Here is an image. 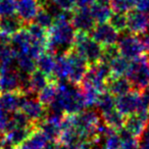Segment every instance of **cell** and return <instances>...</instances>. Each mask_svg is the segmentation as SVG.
<instances>
[{"mask_svg": "<svg viewBox=\"0 0 149 149\" xmlns=\"http://www.w3.org/2000/svg\"><path fill=\"white\" fill-rule=\"evenodd\" d=\"M49 142L45 134L40 129L36 128L17 149H45Z\"/></svg>", "mask_w": 149, "mask_h": 149, "instance_id": "cell-17", "label": "cell"}, {"mask_svg": "<svg viewBox=\"0 0 149 149\" xmlns=\"http://www.w3.org/2000/svg\"><path fill=\"white\" fill-rule=\"evenodd\" d=\"M24 98L25 94L22 93L21 91L0 93V108L9 113H13L21 109Z\"/></svg>", "mask_w": 149, "mask_h": 149, "instance_id": "cell-15", "label": "cell"}, {"mask_svg": "<svg viewBox=\"0 0 149 149\" xmlns=\"http://www.w3.org/2000/svg\"><path fill=\"white\" fill-rule=\"evenodd\" d=\"M136 149H145V148H144V147H143V146H141V145H139V146L137 147Z\"/></svg>", "mask_w": 149, "mask_h": 149, "instance_id": "cell-39", "label": "cell"}, {"mask_svg": "<svg viewBox=\"0 0 149 149\" xmlns=\"http://www.w3.org/2000/svg\"><path fill=\"white\" fill-rule=\"evenodd\" d=\"M140 145L145 149H149V123L147 124L144 132L140 137Z\"/></svg>", "mask_w": 149, "mask_h": 149, "instance_id": "cell-36", "label": "cell"}, {"mask_svg": "<svg viewBox=\"0 0 149 149\" xmlns=\"http://www.w3.org/2000/svg\"><path fill=\"white\" fill-rule=\"evenodd\" d=\"M55 52L47 49L37 58V68H39L40 70H42L51 77L53 74L54 66H55Z\"/></svg>", "mask_w": 149, "mask_h": 149, "instance_id": "cell-22", "label": "cell"}, {"mask_svg": "<svg viewBox=\"0 0 149 149\" xmlns=\"http://www.w3.org/2000/svg\"><path fill=\"white\" fill-rule=\"evenodd\" d=\"M120 50L118 48V45H110V46H105L103 47V54H102V61L107 62L109 64V62L111 60H113L116 56L120 55Z\"/></svg>", "mask_w": 149, "mask_h": 149, "instance_id": "cell-34", "label": "cell"}, {"mask_svg": "<svg viewBox=\"0 0 149 149\" xmlns=\"http://www.w3.org/2000/svg\"><path fill=\"white\" fill-rule=\"evenodd\" d=\"M74 49L79 52L89 64L97 63L102 59L103 46L98 43L89 33L77 32Z\"/></svg>", "mask_w": 149, "mask_h": 149, "instance_id": "cell-3", "label": "cell"}, {"mask_svg": "<svg viewBox=\"0 0 149 149\" xmlns=\"http://www.w3.org/2000/svg\"><path fill=\"white\" fill-rule=\"evenodd\" d=\"M26 95L24 98L23 104L21 106V110L29 118L33 124L37 126L41 120H43L47 116V106H45L39 99H36L33 96Z\"/></svg>", "mask_w": 149, "mask_h": 149, "instance_id": "cell-9", "label": "cell"}, {"mask_svg": "<svg viewBox=\"0 0 149 149\" xmlns=\"http://www.w3.org/2000/svg\"><path fill=\"white\" fill-rule=\"evenodd\" d=\"M90 11H91L92 17H94L97 24L109 22L111 15L113 13V10H112L111 6L109 4H103V3L99 2L94 3L90 7Z\"/></svg>", "mask_w": 149, "mask_h": 149, "instance_id": "cell-24", "label": "cell"}, {"mask_svg": "<svg viewBox=\"0 0 149 149\" xmlns=\"http://www.w3.org/2000/svg\"><path fill=\"white\" fill-rule=\"evenodd\" d=\"M132 60L120 54L113 60L109 62L110 70H111V77H124L127 76L129 70L131 68Z\"/></svg>", "mask_w": 149, "mask_h": 149, "instance_id": "cell-23", "label": "cell"}, {"mask_svg": "<svg viewBox=\"0 0 149 149\" xmlns=\"http://www.w3.org/2000/svg\"><path fill=\"white\" fill-rule=\"evenodd\" d=\"M34 23H36L37 25L41 26L42 28L48 30L54 23V17L51 15L49 10L45 7H41L38 11L37 15H36Z\"/></svg>", "mask_w": 149, "mask_h": 149, "instance_id": "cell-28", "label": "cell"}, {"mask_svg": "<svg viewBox=\"0 0 149 149\" xmlns=\"http://www.w3.org/2000/svg\"><path fill=\"white\" fill-rule=\"evenodd\" d=\"M50 76L45 74L44 72L40 70L39 68H36L33 72L30 74L29 77V87L31 93H39L51 80H50Z\"/></svg>", "mask_w": 149, "mask_h": 149, "instance_id": "cell-21", "label": "cell"}, {"mask_svg": "<svg viewBox=\"0 0 149 149\" xmlns=\"http://www.w3.org/2000/svg\"><path fill=\"white\" fill-rule=\"evenodd\" d=\"M52 2H53L58 8L63 11L72 13L74 9L77 8L76 0H52Z\"/></svg>", "mask_w": 149, "mask_h": 149, "instance_id": "cell-35", "label": "cell"}, {"mask_svg": "<svg viewBox=\"0 0 149 149\" xmlns=\"http://www.w3.org/2000/svg\"><path fill=\"white\" fill-rule=\"evenodd\" d=\"M5 147V143H4V135L0 132V149H2Z\"/></svg>", "mask_w": 149, "mask_h": 149, "instance_id": "cell-38", "label": "cell"}, {"mask_svg": "<svg viewBox=\"0 0 149 149\" xmlns=\"http://www.w3.org/2000/svg\"><path fill=\"white\" fill-rule=\"evenodd\" d=\"M70 76V61L66 53H58L56 55L55 66L52 77L57 81H68Z\"/></svg>", "mask_w": 149, "mask_h": 149, "instance_id": "cell-19", "label": "cell"}, {"mask_svg": "<svg viewBox=\"0 0 149 149\" xmlns=\"http://www.w3.org/2000/svg\"><path fill=\"white\" fill-rule=\"evenodd\" d=\"M17 0H0V17L17 15Z\"/></svg>", "mask_w": 149, "mask_h": 149, "instance_id": "cell-33", "label": "cell"}, {"mask_svg": "<svg viewBox=\"0 0 149 149\" xmlns=\"http://www.w3.org/2000/svg\"><path fill=\"white\" fill-rule=\"evenodd\" d=\"M17 68L19 72L30 74L37 68V60L29 54L15 53Z\"/></svg>", "mask_w": 149, "mask_h": 149, "instance_id": "cell-25", "label": "cell"}, {"mask_svg": "<svg viewBox=\"0 0 149 149\" xmlns=\"http://www.w3.org/2000/svg\"><path fill=\"white\" fill-rule=\"evenodd\" d=\"M56 88V97L49 106L52 112L63 116L74 114L86 108L81 87H76L70 81H59Z\"/></svg>", "mask_w": 149, "mask_h": 149, "instance_id": "cell-2", "label": "cell"}, {"mask_svg": "<svg viewBox=\"0 0 149 149\" xmlns=\"http://www.w3.org/2000/svg\"><path fill=\"white\" fill-rule=\"evenodd\" d=\"M23 28H25V23L17 15L0 17V32L2 33L13 36Z\"/></svg>", "mask_w": 149, "mask_h": 149, "instance_id": "cell-18", "label": "cell"}, {"mask_svg": "<svg viewBox=\"0 0 149 149\" xmlns=\"http://www.w3.org/2000/svg\"><path fill=\"white\" fill-rule=\"evenodd\" d=\"M128 25L127 30L129 33L135 35H143L149 29V15L139 9H133L127 13Z\"/></svg>", "mask_w": 149, "mask_h": 149, "instance_id": "cell-12", "label": "cell"}, {"mask_svg": "<svg viewBox=\"0 0 149 149\" xmlns=\"http://www.w3.org/2000/svg\"><path fill=\"white\" fill-rule=\"evenodd\" d=\"M65 53L68 58V61H70V76H68V81H70L74 85H80L85 78V74L90 64L74 48Z\"/></svg>", "mask_w": 149, "mask_h": 149, "instance_id": "cell-7", "label": "cell"}, {"mask_svg": "<svg viewBox=\"0 0 149 149\" xmlns=\"http://www.w3.org/2000/svg\"><path fill=\"white\" fill-rule=\"evenodd\" d=\"M35 127H13L10 130L4 133L5 147L19 148L35 130Z\"/></svg>", "mask_w": 149, "mask_h": 149, "instance_id": "cell-13", "label": "cell"}, {"mask_svg": "<svg viewBox=\"0 0 149 149\" xmlns=\"http://www.w3.org/2000/svg\"><path fill=\"white\" fill-rule=\"evenodd\" d=\"M91 36L101 44L103 47L110 45H116L120 39V32L111 26L109 22L96 24L91 32Z\"/></svg>", "mask_w": 149, "mask_h": 149, "instance_id": "cell-10", "label": "cell"}, {"mask_svg": "<svg viewBox=\"0 0 149 149\" xmlns=\"http://www.w3.org/2000/svg\"><path fill=\"white\" fill-rule=\"evenodd\" d=\"M110 6L113 11L128 13L136 8V0H111Z\"/></svg>", "mask_w": 149, "mask_h": 149, "instance_id": "cell-30", "label": "cell"}, {"mask_svg": "<svg viewBox=\"0 0 149 149\" xmlns=\"http://www.w3.org/2000/svg\"><path fill=\"white\" fill-rule=\"evenodd\" d=\"M56 83L54 81H50L41 91L38 93V99L45 106H50V104L54 101L56 97Z\"/></svg>", "mask_w": 149, "mask_h": 149, "instance_id": "cell-27", "label": "cell"}, {"mask_svg": "<svg viewBox=\"0 0 149 149\" xmlns=\"http://www.w3.org/2000/svg\"><path fill=\"white\" fill-rule=\"evenodd\" d=\"M105 149H120V135L118 131L111 130L105 137L102 138Z\"/></svg>", "mask_w": 149, "mask_h": 149, "instance_id": "cell-31", "label": "cell"}, {"mask_svg": "<svg viewBox=\"0 0 149 149\" xmlns=\"http://www.w3.org/2000/svg\"><path fill=\"white\" fill-rule=\"evenodd\" d=\"M120 135V140H122V144H120V149H136L137 147L140 145V142L138 141V138L133 136L132 134L126 131L124 128L122 130L118 131Z\"/></svg>", "mask_w": 149, "mask_h": 149, "instance_id": "cell-29", "label": "cell"}, {"mask_svg": "<svg viewBox=\"0 0 149 149\" xmlns=\"http://www.w3.org/2000/svg\"><path fill=\"white\" fill-rule=\"evenodd\" d=\"M141 40H142L143 44H144L145 51H146L147 54H149V31L143 34L142 37H141Z\"/></svg>", "mask_w": 149, "mask_h": 149, "instance_id": "cell-37", "label": "cell"}, {"mask_svg": "<svg viewBox=\"0 0 149 149\" xmlns=\"http://www.w3.org/2000/svg\"><path fill=\"white\" fill-rule=\"evenodd\" d=\"M116 45L120 50V53L131 60L136 59L146 53L141 38L135 34L129 33L120 37Z\"/></svg>", "mask_w": 149, "mask_h": 149, "instance_id": "cell-6", "label": "cell"}, {"mask_svg": "<svg viewBox=\"0 0 149 149\" xmlns=\"http://www.w3.org/2000/svg\"><path fill=\"white\" fill-rule=\"evenodd\" d=\"M100 116L102 118V122L107 125L109 128H111L112 130L120 131L124 128L126 116L116 107L106 112H103L100 114Z\"/></svg>", "mask_w": 149, "mask_h": 149, "instance_id": "cell-20", "label": "cell"}, {"mask_svg": "<svg viewBox=\"0 0 149 149\" xmlns=\"http://www.w3.org/2000/svg\"><path fill=\"white\" fill-rule=\"evenodd\" d=\"M116 108L125 116H129L136 112L149 110V104L144 100L140 90L137 89L116 97Z\"/></svg>", "mask_w": 149, "mask_h": 149, "instance_id": "cell-4", "label": "cell"}, {"mask_svg": "<svg viewBox=\"0 0 149 149\" xmlns=\"http://www.w3.org/2000/svg\"><path fill=\"white\" fill-rule=\"evenodd\" d=\"M70 23L77 32L89 34L97 24L92 17L90 8H76L72 13Z\"/></svg>", "mask_w": 149, "mask_h": 149, "instance_id": "cell-11", "label": "cell"}, {"mask_svg": "<svg viewBox=\"0 0 149 149\" xmlns=\"http://www.w3.org/2000/svg\"><path fill=\"white\" fill-rule=\"evenodd\" d=\"M2 149H17V148H13V147H4Z\"/></svg>", "mask_w": 149, "mask_h": 149, "instance_id": "cell-40", "label": "cell"}, {"mask_svg": "<svg viewBox=\"0 0 149 149\" xmlns=\"http://www.w3.org/2000/svg\"><path fill=\"white\" fill-rule=\"evenodd\" d=\"M23 74L17 68H0V93L21 91Z\"/></svg>", "mask_w": 149, "mask_h": 149, "instance_id": "cell-8", "label": "cell"}, {"mask_svg": "<svg viewBox=\"0 0 149 149\" xmlns=\"http://www.w3.org/2000/svg\"><path fill=\"white\" fill-rule=\"evenodd\" d=\"M96 107L99 111V114L113 109L116 107V97L107 90H105L100 93L98 101L96 103Z\"/></svg>", "mask_w": 149, "mask_h": 149, "instance_id": "cell-26", "label": "cell"}, {"mask_svg": "<svg viewBox=\"0 0 149 149\" xmlns=\"http://www.w3.org/2000/svg\"><path fill=\"white\" fill-rule=\"evenodd\" d=\"M109 23L113 28H116L118 32H124L127 30V25H128V17H127V13H116L113 11L111 15V17L109 19Z\"/></svg>", "mask_w": 149, "mask_h": 149, "instance_id": "cell-32", "label": "cell"}, {"mask_svg": "<svg viewBox=\"0 0 149 149\" xmlns=\"http://www.w3.org/2000/svg\"><path fill=\"white\" fill-rule=\"evenodd\" d=\"M126 77L138 90H142L149 86V58L144 54L133 59Z\"/></svg>", "mask_w": 149, "mask_h": 149, "instance_id": "cell-5", "label": "cell"}, {"mask_svg": "<svg viewBox=\"0 0 149 149\" xmlns=\"http://www.w3.org/2000/svg\"><path fill=\"white\" fill-rule=\"evenodd\" d=\"M133 84L126 77H111L106 84V90L116 97L129 93L133 90Z\"/></svg>", "mask_w": 149, "mask_h": 149, "instance_id": "cell-16", "label": "cell"}, {"mask_svg": "<svg viewBox=\"0 0 149 149\" xmlns=\"http://www.w3.org/2000/svg\"><path fill=\"white\" fill-rule=\"evenodd\" d=\"M41 8L39 0H17V15L25 24L33 23L39 9Z\"/></svg>", "mask_w": 149, "mask_h": 149, "instance_id": "cell-14", "label": "cell"}, {"mask_svg": "<svg viewBox=\"0 0 149 149\" xmlns=\"http://www.w3.org/2000/svg\"><path fill=\"white\" fill-rule=\"evenodd\" d=\"M72 13L61 11L47 30V49L58 53H65L74 48L77 31L70 23Z\"/></svg>", "mask_w": 149, "mask_h": 149, "instance_id": "cell-1", "label": "cell"}]
</instances>
